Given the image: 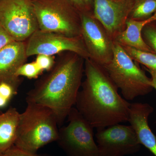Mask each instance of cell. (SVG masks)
I'll list each match as a JSON object with an SVG mask.
<instances>
[{
    "mask_svg": "<svg viewBox=\"0 0 156 156\" xmlns=\"http://www.w3.org/2000/svg\"><path fill=\"white\" fill-rule=\"evenodd\" d=\"M84 73L75 104L84 119L97 129L128 122L131 103L119 94L103 66L87 58Z\"/></svg>",
    "mask_w": 156,
    "mask_h": 156,
    "instance_id": "obj_1",
    "label": "cell"
},
{
    "mask_svg": "<svg viewBox=\"0 0 156 156\" xmlns=\"http://www.w3.org/2000/svg\"><path fill=\"white\" fill-rule=\"evenodd\" d=\"M85 60L69 52L27 93L26 102L49 108L56 115L58 126H62L75 105L82 85Z\"/></svg>",
    "mask_w": 156,
    "mask_h": 156,
    "instance_id": "obj_2",
    "label": "cell"
},
{
    "mask_svg": "<svg viewBox=\"0 0 156 156\" xmlns=\"http://www.w3.org/2000/svg\"><path fill=\"white\" fill-rule=\"evenodd\" d=\"M25 111L20 113L17 138L14 145L23 151L37 153L40 148L57 141V117L51 109L27 102Z\"/></svg>",
    "mask_w": 156,
    "mask_h": 156,
    "instance_id": "obj_3",
    "label": "cell"
},
{
    "mask_svg": "<svg viewBox=\"0 0 156 156\" xmlns=\"http://www.w3.org/2000/svg\"><path fill=\"white\" fill-rule=\"evenodd\" d=\"M135 62L122 46L115 41L112 59L103 66L128 101L147 95L153 89L151 78Z\"/></svg>",
    "mask_w": 156,
    "mask_h": 156,
    "instance_id": "obj_4",
    "label": "cell"
},
{
    "mask_svg": "<svg viewBox=\"0 0 156 156\" xmlns=\"http://www.w3.org/2000/svg\"><path fill=\"white\" fill-rule=\"evenodd\" d=\"M39 29L69 37L81 36L80 12L66 0H34Z\"/></svg>",
    "mask_w": 156,
    "mask_h": 156,
    "instance_id": "obj_5",
    "label": "cell"
},
{
    "mask_svg": "<svg viewBox=\"0 0 156 156\" xmlns=\"http://www.w3.org/2000/svg\"><path fill=\"white\" fill-rule=\"evenodd\" d=\"M67 118L68 124L58 129L56 141L66 156H99L94 128L74 107Z\"/></svg>",
    "mask_w": 156,
    "mask_h": 156,
    "instance_id": "obj_6",
    "label": "cell"
},
{
    "mask_svg": "<svg viewBox=\"0 0 156 156\" xmlns=\"http://www.w3.org/2000/svg\"><path fill=\"white\" fill-rule=\"evenodd\" d=\"M34 0H0V23L15 41H24L39 29Z\"/></svg>",
    "mask_w": 156,
    "mask_h": 156,
    "instance_id": "obj_7",
    "label": "cell"
},
{
    "mask_svg": "<svg viewBox=\"0 0 156 156\" xmlns=\"http://www.w3.org/2000/svg\"><path fill=\"white\" fill-rule=\"evenodd\" d=\"M26 43L27 57L34 55L52 56L60 52H72L84 59L90 58L82 36L69 37L51 32L37 30Z\"/></svg>",
    "mask_w": 156,
    "mask_h": 156,
    "instance_id": "obj_8",
    "label": "cell"
},
{
    "mask_svg": "<svg viewBox=\"0 0 156 156\" xmlns=\"http://www.w3.org/2000/svg\"><path fill=\"white\" fill-rule=\"evenodd\" d=\"M97 130L95 137L99 156H126L140 150L141 144L131 125L118 124Z\"/></svg>",
    "mask_w": 156,
    "mask_h": 156,
    "instance_id": "obj_9",
    "label": "cell"
},
{
    "mask_svg": "<svg viewBox=\"0 0 156 156\" xmlns=\"http://www.w3.org/2000/svg\"><path fill=\"white\" fill-rule=\"evenodd\" d=\"M81 36L83 40L90 58L104 66L112 59L115 41L93 15L81 13Z\"/></svg>",
    "mask_w": 156,
    "mask_h": 156,
    "instance_id": "obj_10",
    "label": "cell"
},
{
    "mask_svg": "<svg viewBox=\"0 0 156 156\" xmlns=\"http://www.w3.org/2000/svg\"><path fill=\"white\" fill-rule=\"evenodd\" d=\"M134 0H93V16L114 41L126 28Z\"/></svg>",
    "mask_w": 156,
    "mask_h": 156,
    "instance_id": "obj_11",
    "label": "cell"
},
{
    "mask_svg": "<svg viewBox=\"0 0 156 156\" xmlns=\"http://www.w3.org/2000/svg\"><path fill=\"white\" fill-rule=\"evenodd\" d=\"M27 56L26 43L14 41L0 49V83L7 82L17 87V70L24 64Z\"/></svg>",
    "mask_w": 156,
    "mask_h": 156,
    "instance_id": "obj_12",
    "label": "cell"
},
{
    "mask_svg": "<svg viewBox=\"0 0 156 156\" xmlns=\"http://www.w3.org/2000/svg\"><path fill=\"white\" fill-rule=\"evenodd\" d=\"M156 21V13L148 19L143 20L128 19L126 28L120 34L115 41L122 46L131 47L145 52L154 53L144 41L142 32L144 27L150 23Z\"/></svg>",
    "mask_w": 156,
    "mask_h": 156,
    "instance_id": "obj_13",
    "label": "cell"
},
{
    "mask_svg": "<svg viewBox=\"0 0 156 156\" xmlns=\"http://www.w3.org/2000/svg\"><path fill=\"white\" fill-rule=\"evenodd\" d=\"M19 115L17 109L13 107L0 114V153H4L14 145Z\"/></svg>",
    "mask_w": 156,
    "mask_h": 156,
    "instance_id": "obj_14",
    "label": "cell"
},
{
    "mask_svg": "<svg viewBox=\"0 0 156 156\" xmlns=\"http://www.w3.org/2000/svg\"><path fill=\"white\" fill-rule=\"evenodd\" d=\"M156 13V0H134L129 19L143 20Z\"/></svg>",
    "mask_w": 156,
    "mask_h": 156,
    "instance_id": "obj_15",
    "label": "cell"
},
{
    "mask_svg": "<svg viewBox=\"0 0 156 156\" xmlns=\"http://www.w3.org/2000/svg\"><path fill=\"white\" fill-rule=\"evenodd\" d=\"M122 47L135 62L140 63L145 66L144 68L156 73V54L141 51L131 47Z\"/></svg>",
    "mask_w": 156,
    "mask_h": 156,
    "instance_id": "obj_16",
    "label": "cell"
},
{
    "mask_svg": "<svg viewBox=\"0 0 156 156\" xmlns=\"http://www.w3.org/2000/svg\"><path fill=\"white\" fill-rule=\"evenodd\" d=\"M142 36L146 44L156 54V21L150 23L144 27Z\"/></svg>",
    "mask_w": 156,
    "mask_h": 156,
    "instance_id": "obj_17",
    "label": "cell"
},
{
    "mask_svg": "<svg viewBox=\"0 0 156 156\" xmlns=\"http://www.w3.org/2000/svg\"><path fill=\"white\" fill-rule=\"evenodd\" d=\"M43 71L39 68L35 62H33L21 66L17 70L16 76L17 78L20 76H23L28 79H34L37 77Z\"/></svg>",
    "mask_w": 156,
    "mask_h": 156,
    "instance_id": "obj_18",
    "label": "cell"
},
{
    "mask_svg": "<svg viewBox=\"0 0 156 156\" xmlns=\"http://www.w3.org/2000/svg\"><path fill=\"white\" fill-rule=\"evenodd\" d=\"M17 87L7 82L0 83V96L9 101L17 93Z\"/></svg>",
    "mask_w": 156,
    "mask_h": 156,
    "instance_id": "obj_19",
    "label": "cell"
},
{
    "mask_svg": "<svg viewBox=\"0 0 156 156\" xmlns=\"http://www.w3.org/2000/svg\"><path fill=\"white\" fill-rule=\"evenodd\" d=\"M36 63L42 71L49 70L54 65V59L52 56L45 55H38L36 59Z\"/></svg>",
    "mask_w": 156,
    "mask_h": 156,
    "instance_id": "obj_20",
    "label": "cell"
},
{
    "mask_svg": "<svg viewBox=\"0 0 156 156\" xmlns=\"http://www.w3.org/2000/svg\"><path fill=\"white\" fill-rule=\"evenodd\" d=\"M5 156H49L45 154H39L37 153L32 154L20 149L13 146L4 153Z\"/></svg>",
    "mask_w": 156,
    "mask_h": 156,
    "instance_id": "obj_21",
    "label": "cell"
},
{
    "mask_svg": "<svg viewBox=\"0 0 156 156\" xmlns=\"http://www.w3.org/2000/svg\"><path fill=\"white\" fill-rule=\"evenodd\" d=\"M15 41L0 23V49L9 43Z\"/></svg>",
    "mask_w": 156,
    "mask_h": 156,
    "instance_id": "obj_22",
    "label": "cell"
},
{
    "mask_svg": "<svg viewBox=\"0 0 156 156\" xmlns=\"http://www.w3.org/2000/svg\"><path fill=\"white\" fill-rule=\"evenodd\" d=\"M69 1L72 3L73 5H74L76 8L80 10V11H81V13L85 12L84 10L87 7L84 0H69Z\"/></svg>",
    "mask_w": 156,
    "mask_h": 156,
    "instance_id": "obj_23",
    "label": "cell"
},
{
    "mask_svg": "<svg viewBox=\"0 0 156 156\" xmlns=\"http://www.w3.org/2000/svg\"><path fill=\"white\" fill-rule=\"evenodd\" d=\"M145 69L150 74L151 76V85L152 87H153V89H155L156 90V73L152 71L149 70ZM155 122L156 123V121Z\"/></svg>",
    "mask_w": 156,
    "mask_h": 156,
    "instance_id": "obj_24",
    "label": "cell"
},
{
    "mask_svg": "<svg viewBox=\"0 0 156 156\" xmlns=\"http://www.w3.org/2000/svg\"><path fill=\"white\" fill-rule=\"evenodd\" d=\"M9 101L7 99L0 96V108H2L5 106Z\"/></svg>",
    "mask_w": 156,
    "mask_h": 156,
    "instance_id": "obj_25",
    "label": "cell"
},
{
    "mask_svg": "<svg viewBox=\"0 0 156 156\" xmlns=\"http://www.w3.org/2000/svg\"><path fill=\"white\" fill-rule=\"evenodd\" d=\"M87 7H90L92 4L93 5V0H84Z\"/></svg>",
    "mask_w": 156,
    "mask_h": 156,
    "instance_id": "obj_26",
    "label": "cell"
},
{
    "mask_svg": "<svg viewBox=\"0 0 156 156\" xmlns=\"http://www.w3.org/2000/svg\"><path fill=\"white\" fill-rule=\"evenodd\" d=\"M0 156H5V155H4V153H0Z\"/></svg>",
    "mask_w": 156,
    "mask_h": 156,
    "instance_id": "obj_27",
    "label": "cell"
}]
</instances>
